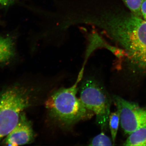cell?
Listing matches in <instances>:
<instances>
[{
	"mask_svg": "<svg viewBox=\"0 0 146 146\" xmlns=\"http://www.w3.org/2000/svg\"><path fill=\"white\" fill-rule=\"evenodd\" d=\"M90 146H111L114 145L112 140L106 136L104 132L101 133L94 137L90 141Z\"/></svg>",
	"mask_w": 146,
	"mask_h": 146,
	"instance_id": "cell-11",
	"label": "cell"
},
{
	"mask_svg": "<svg viewBox=\"0 0 146 146\" xmlns=\"http://www.w3.org/2000/svg\"><path fill=\"white\" fill-rule=\"evenodd\" d=\"M18 0H0V4L5 7H9Z\"/></svg>",
	"mask_w": 146,
	"mask_h": 146,
	"instance_id": "cell-14",
	"label": "cell"
},
{
	"mask_svg": "<svg viewBox=\"0 0 146 146\" xmlns=\"http://www.w3.org/2000/svg\"><path fill=\"white\" fill-rule=\"evenodd\" d=\"M34 138L32 124L23 112L17 125L6 136L4 144L9 146H18L31 143Z\"/></svg>",
	"mask_w": 146,
	"mask_h": 146,
	"instance_id": "cell-6",
	"label": "cell"
},
{
	"mask_svg": "<svg viewBox=\"0 0 146 146\" xmlns=\"http://www.w3.org/2000/svg\"><path fill=\"white\" fill-rule=\"evenodd\" d=\"M83 74L80 71L77 80L72 86L54 91L45 102L50 117L61 125L70 127L94 115V112L87 109L76 96L78 84Z\"/></svg>",
	"mask_w": 146,
	"mask_h": 146,
	"instance_id": "cell-2",
	"label": "cell"
},
{
	"mask_svg": "<svg viewBox=\"0 0 146 146\" xmlns=\"http://www.w3.org/2000/svg\"><path fill=\"white\" fill-rule=\"evenodd\" d=\"M87 43L85 50V57L84 63V67L89 57L96 50L105 48L108 43L95 30L91 31L87 36Z\"/></svg>",
	"mask_w": 146,
	"mask_h": 146,
	"instance_id": "cell-7",
	"label": "cell"
},
{
	"mask_svg": "<svg viewBox=\"0 0 146 146\" xmlns=\"http://www.w3.org/2000/svg\"><path fill=\"white\" fill-rule=\"evenodd\" d=\"M113 101L120 116V123L126 134L146 127V108L135 103L118 96H113Z\"/></svg>",
	"mask_w": 146,
	"mask_h": 146,
	"instance_id": "cell-5",
	"label": "cell"
},
{
	"mask_svg": "<svg viewBox=\"0 0 146 146\" xmlns=\"http://www.w3.org/2000/svg\"><path fill=\"white\" fill-rule=\"evenodd\" d=\"M120 122L119 114L117 110L116 112L110 113L109 116L108 124L111 133V138L114 145L116 141Z\"/></svg>",
	"mask_w": 146,
	"mask_h": 146,
	"instance_id": "cell-10",
	"label": "cell"
},
{
	"mask_svg": "<svg viewBox=\"0 0 146 146\" xmlns=\"http://www.w3.org/2000/svg\"><path fill=\"white\" fill-rule=\"evenodd\" d=\"M32 98L30 91L19 85L0 94V141L17 125L23 110L31 105Z\"/></svg>",
	"mask_w": 146,
	"mask_h": 146,
	"instance_id": "cell-3",
	"label": "cell"
},
{
	"mask_svg": "<svg viewBox=\"0 0 146 146\" xmlns=\"http://www.w3.org/2000/svg\"><path fill=\"white\" fill-rule=\"evenodd\" d=\"M15 44L10 36H0V63L9 61L15 55Z\"/></svg>",
	"mask_w": 146,
	"mask_h": 146,
	"instance_id": "cell-8",
	"label": "cell"
},
{
	"mask_svg": "<svg viewBox=\"0 0 146 146\" xmlns=\"http://www.w3.org/2000/svg\"><path fill=\"white\" fill-rule=\"evenodd\" d=\"M97 27L124 50L133 72L146 76V21L131 12L102 11Z\"/></svg>",
	"mask_w": 146,
	"mask_h": 146,
	"instance_id": "cell-1",
	"label": "cell"
},
{
	"mask_svg": "<svg viewBox=\"0 0 146 146\" xmlns=\"http://www.w3.org/2000/svg\"><path fill=\"white\" fill-rule=\"evenodd\" d=\"M124 146H146V127L141 128L129 134Z\"/></svg>",
	"mask_w": 146,
	"mask_h": 146,
	"instance_id": "cell-9",
	"label": "cell"
},
{
	"mask_svg": "<svg viewBox=\"0 0 146 146\" xmlns=\"http://www.w3.org/2000/svg\"><path fill=\"white\" fill-rule=\"evenodd\" d=\"M130 12L135 16L142 18L141 11V4L143 0H122Z\"/></svg>",
	"mask_w": 146,
	"mask_h": 146,
	"instance_id": "cell-12",
	"label": "cell"
},
{
	"mask_svg": "<svg viewBox=\"0 0 146 146\" xmlns=\"http://www.w3.org/2000/svg\"><path fill=\"white\" fill-rule=\"evenodd\" d=\"M80 96L84 106L96 115L97 123L102 130H106L110 114L111 101L104 88L94 79H87L80 86Z\"/></svg>",
	"mask_w": 146,
	"mask_h": 146,
	"instance_id": "cell-4",
	"label": "cell"
},
{
	"mask_svg": "<svg viewBox=\"0 0 146 146\" xmlns=\"http://www.w3.org/2000/svg\"><path fill=\"white\" fill-rule=\"evenodd\" d=\"M141 16L144 20L146 21V0H143L141 7Z\"/></svg>",
	"mask_w": 146,
	"mask_h": 146,
	"instance_id": "cell-13",
	"label": "cell"
}]
</instances>
